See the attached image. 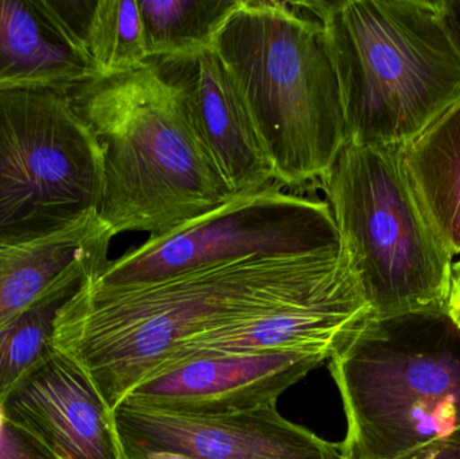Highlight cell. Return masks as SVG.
<instances>
[{"instance_id": "1", "label": "cell", "mask_w": 460, "mask_h": 459, "mask_svg": "<svg viewBox=\"0 0 460 459\" xmlns=\"http://www.w3.org/2000/svg\"><path fill=\"white\" fill-rule=\"evenodd\" d=\"M94 277L59 312L54 345L85 372L111 411L196 337L362 288L343 244L215 264L145 285L110 287Z\"/></svg>"}, {"instance_id": "2", "label": "cell", "mask_w": 460, "mask_h": 459, "mask_svg": "<svg viewBox=\"0 0 460 459\" xmlns=\"http://www.w3.org/2000/svg\"><path fill=\"white\" fill-rule=\"evenodd\" d=\"M102 156L99 218L113 236H164L237 196L150 61L69 93Z\"/></svg>"}, {"instance_id": "3", "label": "cell", "mask_w": 460, "mask_h": 459, "mask_svg": "<svg viewBox=\"0 0 460 459\" xmlns=\"http://www.w3.org/2000/svg\"><path fill=\"white\" fill-rule=\"evenodd\" d=\"M346 139L405 146L460 105V43L446 0H315Z\"/></svg>"}, {"instance_id": "4", "label": "cell", "mask_w": 460, "mask_h": 459, "mask_svg": "<svg viewBox=\"0 0 460 459\" xmlns=\"http://www.w3.org/2000/svg\"><path fill=\"white\" fill-rule=\"evenodd\" d=\"M212 48L237 84L276 182L316 188L348 142L318 19L302 2L240 0Z\"/></svg>"}, {"instance_id": "5", "label": "cell", "mask_w": 460, "mask_h": 459, "mask_svg": "<svg viewBox=\"0 0 460 459\" xmlns=\"http://www.w3.org/2000/svg\"><path fill=\"white\" fill-rule=\"evenodd\" d=\"M343 459H402L460 428V326L448 312L370 317L332 353Z\"/></svg>"}, {"instance_id": "6", "label": "cell", "mask_w": 460, "mask_h": 459, "mask_svg": "<svg viewBox=\"0 0 460 459\" xmlns=\"http://www.w3.org/2000/svg\"><path fill=\"white\" fill-rule=\"evenodd\" d=\"M402 146L346 142L318 182L373 317L447 312L454 256L432 224Z\"/></svg>"}, {"instance_id": "7", "label": "cell", "mask_w": 460, "mask_h": 459, "mask_svg": "<svg viewBox=\"0 0 460 459\" xmlns=\"http://www.w3.org/2000/svg\"><path fill=\"white\" fill-rule=\"evenodd\" d=\"M102 156L69 93H0V248L99 217Z\"/></svg>"}, {"instance_id": "8", "label": "cell", "mask_w": 460, "mask_h": 459, "mask_svg": "<svg viewBox=\"0 0 460 459\" xmlns=\"http://www.w3.org/2000/svg\"><path fill=\"white\" fill-rule=\"evenodd\" d=\"M329 204L273 182L108 261L93 278L110 287L145 285L191 269L248 258H284L340 250Z\"/></svg>"}, {"instance_id": "9", "label": "cell", "mask_w": 460, "mask_h": 459, "mask_svg": "<svg viewBox=\"0 0 460 459\" xmlns=\"http://www.w3.org/2000/svg\"><path fill=\"white\" fill-rule=\"evenodd\" d=\"M126 459L174 452L196 459H343L332 444L289 422L275 404L217 417H186L121 402L113 410Z\"/></svg>"}, {"instance_id": "10", "label": "cell", "mask_w": 460, "mask_h": 459, "mask_svg": "<svg viewBox=\"0 0 460 459\" xmlns=\"http://www.w3.org/2000/svg\"><path fill=\"white\" fill-rule=\"evenodd\" d=\"M330 357L300 349L199 358L143 380L121 402L186 417L249 411L275 404Z\"/></svg>"}, {"instance_id": "11", "label": "cell", "mask_w": 460, "mask_h": 459, "mask_svg": "<svg viewBox=\"0 0 460 459\" xmlns=\"http://www.w3.org/2000/svg\"><path fill=\"white\" fill-rule=\"evenodd\" d=\"M180 100L191 128L234 194L276 182L234 78L213 48L148 59Z\"/></svg>"}, {"instance_id": "12", "label": "cell", "mask_w": 460, "mask_h": 459, "mask_svg": "<svg viewBox=\"0 0 460 459\" xmlns=\"http://www.w3.org/2000/svg\"><path fill=\"white\" fill-rule=\"evenodd\" d=\"M2 404L59 459H126L113 412L85 372L58 350Z\"/></svg>"}, {"instance_id": "13", "label": "cell", "mask_w": 460, "mask_h": 459, "mask_svg": "<svg viewBox=\"0 0 460 459\" xmlns=\"http://www.w3.org/2000/svg\"><path fill=\"white\" fill-rule=\"evenodd\" d=\"M370 317L373 312L364 291L356 288L302 306L228 323L196 337L172 353L151 376L189 361L241 353L314 349L332 356Z\"/></svg>"}, {"instance_id": "14", "label": "cell", "mask_w": 460, "mask_h": 459, "mask_svg": "<svg viewBox=\"0 0 460 459\" xmlns=\"http://www.w3.org/2000/svg\"><path fill=\"white\" fill-rule=\"evenodd\" d=\"M99 77L45 0H0V93H70Z\"/></svg>"}, {"instance_id": "15", "label": "cell", "mask_w": 460, "mask_h": 459, "mask_svg": "<svg viewBox=\"0 0 460 459\" xmlns=\"http://www.w3.org/2000/svg\"><path fill=\"white\" fill-rule=\"evenodd\" d=\"M113 237L96 217L42 242L0 248V326L58 286L99 274Z\"/></svg>"}, {"instance_id": "16", "label": "cell", "mask_w": 460, "mask_h": 459, "mask_svg": "<svg viewBox=\"0 0 460 459\" xmlns=\"http://www.w3.org/2000/svg\"><path fill=\"white\" fill-rule=\"evenodd\" d=\"M402 153L419 199L456 258L460 253V105Z\"/></svg>"}, {"instance_id": "17", "label": "cell", "mask_w": 460, "mask_h": 459, "mask_svg": "<svg viewBox=\"0 0 460 459\" xmlns=\"http://www.w3.org/2000/svg\"><path fill=\"white\" fill-rule=\"evenodd\" d=\"M240 0H137L148 57L185 56L212 48Z\"/></svg>"}, {"instance_id": "18", "label": "cell", "mask_w": 460, "mask_h": 459, "mask_svg": "<svg viewBox=\"0 0 460 459\" xmlns=\"http://www.w3.org/2000/svg\"><path fill=\"white\" fill-rule=\"evenodd\" d=\"M89 278L58 286L0 326V402L57 352L54 331L59 312Z\"/></svg>"}, {"instance_id": "19", "label": "cell", "mask_w": 460, "mask_h": 459, "mask_svg": "<svg viewBox=\"0 0 460 459\" xmlns=\"http://www.w3.org/2000/svg\"><path fill=\"white\" fill-rule=\"evenodd\" d=\"M81 45L100 77L132 72L147 64L137 0L93 2Z\"/></svg>"}, {"instance_id": "20", "label": "cell", "mask_w": 460, "mask_h": 459, "mask_svg": "<svg viewBox=\"0 0 460 459\" xmlns=\"http://www.w3.org/2000/svg\"><path fill=\"white\" fill-rule=\"evenodd\" d=\"M0 459H59L13 419L0 402Z\"/></svg>"}, {"instance_id": "21", "label": "cell", "mask_w": 460, "mask_h": 459, "mask_svg": "<svg viewBox=\"0 0 460 459\" xmlns=\"http://www.w3.org/2000/svg\"><path fill=\"white\" fill-rule=\"evenodd\" d=\"M402 459H460V428Z\"/></svg>"}, {"instance_id": "22", "label": "cell", "mask_w": 460, "mask_h": 459, "mask_svg": "<svg viewBox=\"0 0 460 459\" xmlns=\"http://www.w3.org/2000/svg\"><path fill=\"white\" fill-rule=\"evenodd\" d=\"M447 312L454 322L460 326V261L454 264L453 285H451Z\"/></svg>"}, {"instance_id": "23", "label": "cell", "mask_w": 460, "mask_h": 459, "mask_svg": "<svg viewBox=\"0 0 460 459\" xmlns=\"http://www.w3.org/2000/svg\"><path fill=\"white\" fill-rule=\"evenodd\" d=\"M446 10L460 43V0H446Z\"/></svg>"}, {"instance_id": "24", "label": "cell", "mask_w": 460, "mask_h": 459, "mask_svg": "<svg viewBox=\"0 0 460 459\" xmlns=\"http://www.w3.org/2000/svg\"><path fill=\"white\" fill-rule=\"evenodd\" d=\"M129 459H196L174 452H147Z\"/></svg>"}]
</instances>
